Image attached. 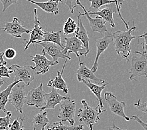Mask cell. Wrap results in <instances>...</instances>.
Here are the masks:
<instances>
[{
    "label": "cell",
    "instance_id": "obj_22",
    "mask_svg": "<svg viewBox=\"0 0 147 130\" xmlns=\"http://www.w3.org/2000/svg\"><path fill=\"white\" fill-rule=\"evenodd\" d=\"M26 1L35 4L46 13H52L54 15H59V0H49L48 1L45 2H36L33 1V0H26Z\"/></svg>",
    "mask_w": 147,
    "mask_h": 130
},
{
    "label": "cell",
    "instance_id": "obj_41",
    "mask_svg": "<svg viewBox=\"0 0 147 130\" xmlns=\"http://www.w3.org/2000/svg\"><path fill=\"white\" fill-rule=\"evenodd\" d=\"M144 36H147V33H144V34H143V35H140V36H137V39L142 38Z\"/></svg>",
    "mask_w": 147,
    "mask_h": 130
},
{
    "label": "cell",
    "instance_id": "obj_7",
    "mask_svg": "<svg viewBox=\"0 0 147 130\" xmlns=\"http://www.w3.org/2000/svg\"><path fill=\"white\" fill-rule=\"evenodd\" d=\"M19 83L13 87L9 96L8 101L14 106L16 111L22 114L23 105L25 103L26 93L25 85H20Z\"/></svg>",
    "mask_w": 147,
    "mask_h": 130
},
{
    "label": "cell",
    "instance_id": "obj_3",
    "mask_svg": "<svg viewBox=\"0 0 147 130\" xmlns=\"http://www.w3.org/2000/svg\"><path fill=\"white\" fill-rule=\"evenodd\" d=\"M81 104L82 108L79 109L78 115L79 120L81 122H84L85 125L89 128L101 119L99 117V115L101 113L98 111L97 106L95 108H92L88 105L86 99L82 100Z\"/></svg>",
    "mask_w": 147,
    "mask_h": 130
},
{
    "label": "cell",
    "instance_id": "obj_25",
    "mask_svg": "<svg viewBox=\"0 0 147 130\" xmlns=\"http://www.w3.org/2000/svg\"><path fill=\"white\" fill-rule=\"evenodd\" d=\"M61 31H58L57 32H45V33L43 36V38L42 40L36 42H43L47 41L54 43V44L57 45L63 50L64 49V46L62 45L61 43ZM36 43V42H35Z\"/></svg>",
    "mask_w": 147,
    "mask_h": 130
},
{
    "label": "cell",
    "instance_id": "obj_5",
    "mask_svg": "<svg viewBox=\"0 0 147 130\" xmlns=\"http://www.w3.org/2000/svg\"><path fill=\"white\" fill-rule=\"evenodd\" d=\"M46 93L43 89V83L37 88L30 90L26 95L25 103L30 106H35L40 110L46 105Z\"/></svg>",
    "mask_w": 147,
    "mask_h": 130
},
{
    "label": "cell",
    "instance_id": "obj_21",
    "mask_svg": "<svg viewBox=\"0 0 147 130\" xmlns=\"http://www.w3.org/2000/svg\"><path fill=\"white\" fill-rule=\"evenodd\" d=\"M81 15L79 14L78 16V26H77V29L75 32L76 37L78 38L81 41L83 45L86 49V55L88 54L90 51L89 48V41L90 39L88 36V33L85 27L83 25L82 21L81 18Z\"/></svg>",
    "mask_w": 147,
    "mask_h": 130
},
{
    "label": "cell",
    "instance_id": "obj_40",
    "mask_svg": "<svg viewBox=\"0 0 147 130\" xmlns=\"http://www.w3.org/2000/svg\"><path fill=\"white\" fill-rule=\"evenodd\" d=\"M109 130H127V129H123L121 128L118 127V126H116L115 124H113L112 126L109 127Z\"/></svg>",
    "mask_w": 147,
    "mask_h": 130
},
{
    "label": "cell",
    "instance_id": "obj_42",
    "mask_svg": "<svg viewBox=\"0 0 147 130\" xmlns=\"http://www.w3.org/2000/svg\"><path fill=\"white\" fill-rule=\"evenodd\" d=\"M5 83L4 80H1V81H0V88H1V86L3 85V83Z\"/></svg>",
    "mask_w": 147,
    "mask_h": 130
},
{
    "label": "cell",
    "instance_id": "obj_43",
    "mask_svg": "<svg viewBox=\"0 0 147 130\" xmlns=\"http://www.w3.org/2000/svg\"><path fill=\"white\" fill-rule=\"evenodd\" d=\"M89 130H93V128H92V126H90V127H89Z\"/></svg>",
    "mask_w": 147,
    "mask_h": 130
},
{
    "label": "cell",
    "instance_id": "obj_20",
    "mask_svg": "<svg viewBox=\"0 0 147 130\" xmlns=\"http://www.w3.org/2000/svg\"><path fill=\"white\" fill-rule=\"evenodd\" d=\"M67 59H65V61L64 64H63V68L62 71H57V75L56 77L53 79H51L47 83V86L50 88H53L56 89H60L62 90L63 91L65 95H67L69 93V88L67 85V83L65 81V80L63 79L62 77V75L63 71H64V69L65 67L66 63H67Z\"/></svg>",
    "mask_w": 147,
    "mask_h": 130
},
{
    "label": "cell",
    "instance_id": "obj_4",
    "mask_svg": "<svg viewBox=\"0 0 147 130\" xmlns=\"http://www.w3.org/2000/svg\"><path fill=\"white\" fill-rule=\"evenodd\" d=\"M76 110V101L67 97L60 103L59 113L57 117L61 119L62 122L67 121L70 125L73 126L75 124L74 116Z\"/></svg>",
    "mask_w": 147,
    "mask_h": 130
},
{
    "label": "cell",
    "instance_id": "obj_24",
    "mask_svg": "<svg viewBox=\"0 0 147 130\" xmlns=\"http://www.w3.org/2000/svg\"><path fill=\"white\" fill-rule=\"evenodd\" d=\"M22 82L21 80H17L14 81L11 84L9 85L7 88L3 91L0 92V111H2L4 113H6L8 111L6 109V105L7 104L9 100V96L13 86L18 83Z\"/></svg>",
    "mask_w": 147,
    "mask_h": 130
},
{
    "label": "cell",
    "instance_id": "obj_13",
    "mask_svg": "<svg viewBox=\"0 0 147 130\" xmlns=\"http://www.w3.org/2000/svg\"><path fill=\"white\" fill-rule=\"evenodd\" d=\"M34 13H35V19H34V27H33L32 30H30V39L28 41L25 40V51H26L29 47V46L31 44L35 45V43L36 41H39L42 39L43 36L45 34L46 31L42 29V26L41 23L38 19L37 15V9H34Z\"/></svg>",
    "mask_w": 147,
    "mask_h": 130
},
{
    "label": "cell",
    "instance_id": "obj_34",
    "mask_svg": "<svg viewBox=\"0 0 147 130\" xmlns=\"http://www.w3.org/2000/svg\"><path fill=\"white\" fill-rule=\"evenodd\" d=\"M16 55V50L13 48H8L5 50L4 52V56L5 58L8 59H12L15 58Z\"/></svg>",
    "mask_w": 147,
    "mask_h": 130
},
{
    "label": "cell",
    "instance_id": "obj_11",
    "mask_svg": "<svg viewBox=\"0 0 147 130\" xmlns=\"http://www.w3.org/2000/svg\"><path fill=\"white\" fill-rule=\"evenodd\" d=\"M32 58V61L35 63V66L33 67L35 73L36 75H44L47 72L49 71L51 66L57 65L59 64V61L55 62L48 59L46 58L45 54L43 55L36 54L35 56H30Z\"/></svg>",
    "mask_w": 147,
    "mask_h": 130
},
{
    "label": "cell",
    "instance_id": "obj_37",
    "mask_svg": "<svg viewBox=\"0 0 147 130\" xmlns=\"http://www.w3.org/2000/svg\"><path fill=\"white\" fill-rule=\"evenodd\" d=\"M130 118L134 119L135 121H136L137 123H138L139 124L141 125L142 127L143 128L144 130H147V123H145L144 121H143L142 120L140 119L138 116H137V115H134V116H131V117Z\"/></svg>",
    "mask_w": 147,
    "mask_h": 130
},
{
    "label": "cell",
    "instance_id": "obj_14",
    "mask_svg": "<svg viewBox=\"0 0 147 130\" xmlns=\"http://www.w3.org/2000/svg\"><path fill=\"white\" fill-rule=\"evenodd\" d=\"M111 43H113V36L111 32L108 31L105 33V36L102 38L96 40L97 53L94 64H93L92 67L91 69L94 73L98 69V61L99 56L109 47V45Z\"/></svg>",
    "mask_w": 147,
    "mask_h": 130
},
{
    "label": "cell",
    "instance_id": "obj_16",
    "mask_svg": "<svg viewBox=\"0 0 147 130\" xmlns=\"http://www.w3.org/2000/svg\"><path fill=\"white\" fill-rule=\"evenodd\" d=\"M77 79L78 81L81 82L82 79L84 80H90L94 82L96 84L101 85L105 83L104 79L98 78L94 75V73L91 69H90L88 67H87L84 63L80 62L79 67L76 71Z\"/></svg>",
    "mask_w": 147,
    "mask_h": 130
},
{
    "label": "cell",
    "instance_id": "obj_27",
    "mask_svg": "<svg viewBox=\"0 0 147 130\" xmlns=\"http://www.w3.org/2000/svg\"><path fill=\"white\" fill-rule=\"evenodd\" d=\"M89 1L91 2V6L88 8V10H87L88 13L96 12L99 11L100 8L102 6L115 3V0H89Z\"/></svg>",
    "mask_w": 147,
    "mask_h": 130
},
{
    "label": "cell",
    "instance_id": "obj_33",
    "mask_svg": "<svg viewBox=\"0 0 147 130\" xmlns=\"http://www.w3.org/2000/svg\"><path fill=\"white\" fill-rule=\"evenodd\" d=\"M134 106L137 109L147 114V101L143 103L141 101V99H138V102L134 104Z\"/></svg>",
    "mask_w": 147,
    "mask_h": 130
},
{
    "label": "cell",
    "instance_id": "obj_32",
    "mask_svg": "<svg viewBox=\"0 0 147 130\" xmlns=\"http://www.w3.org/2000/svg\"><path fill=\"white\" fill-rule=\"evenodd\" d=\"M12 71L6 67V65H0V78H10V74Z\"/></svg>",
    "mask_w": 147,
    "mask_h": 130
},
{
    "label": "cell",
    "instance_id": "obj_8",
    "mask_svg": "<svg viewBox=\"0 0 147 130\" xmlns=\"http://www.w3.org/2000/svg\"><path fill=\"white\" fill-rule=\"evenodd\" d=\"M65 45L64 49L62 50V53L64 55L69 56L71 53H75L76 56L79 58V61L81 62L80 56L84 55L86 56V49L83 45L82 43L77 38L76 36L73 37H65Z\"/></svg>",
    "mask_w": 147,
    "mask_h": 130
},
{
    "label": "cell",
    "instance_id": "obj_38",
    "mask_svg": "<svg viewBox=\"0 0 147 130\" xmlns=\"http://www.w3.org/2000/svg\"><path fill=\"white\" fill-rule=\"evenodd\" d=\"M144 38V41L142 43V54L147 55V36H144L143 37Z\"/></svg>",
    "mask_w": 147,
    "mask_h": 130
},
{
    "label": "cell",
    "instance_id": "obj_45",
    "mask_svg": "<svg viewBox=\"0 0 147 130\" xmlns=\"http://www.w3.org/2000/svg\"><path fill=\"white\" fill-rule=\"evenodd\" d=\"M44 130H49V129H45Z\"/></svg>",
    "mask_w": 147,
    "mask_h": 130
},
{
    "label": "cell",
    "instance_id": "obj_46",
    "mask_svg": "<svg viewBox=\"0 0 147 130\" xmlns=\"http://www.w3.org/2000/svg\"><path fill=\"white\" fill-rule=\"evenodd\" d=\"M0 79H1V78H0Z\"/></svg>",
    "mask_w": 147,
    "mask_h": 130
},
{
    "label": "cell",
    "instance_id": "obj_23",
    "mask_svg": "<svg viewBox=\"0 0 147 130\" xmlns=\"http://www.w3.org/2000/svg\"><path fill=\"white\" fill-rule=\"evenodd\" d=\"M47 112L41 111L40 113L35 115L33 119V130H44L49 123L47 118Z\"/></svg>",
    "mask_w": 147,
    "mask_h": 130
},
{
    "label": "cell",
    "instance_id": "obj_18",
    "mask_svg": "<svg viewBox=\"0 0 147 130\" xmlns=\"http://www.w3.org/2000/svg\"><path fill=\"white\" fill-rule=\"evenodd\" d=\"M84 84L88 87L91 91L95 95L96 98L98 99L99 101V104L97 106V107L98 108V111L101 113L105 112L106 109H102L104 105H103L102 99L101 98V93L103 91V89L105 88L106 86L108 85V83H104L103 85H97V84H94V83H92L90 80H84L82 79V81Z\"/></svg>",
    "mask_w": 147,
    "mask_h": 130
},
{
    "label": "cell",
    "instance_id": "obj_26",
    "mask_svg": "<svg viewBox=\"0 0 147 130\" xmlns=\"http://www.w3.org/2000/svg\"><path fill=\"white\" fill-rule=\"evenodd\" d=\"M83 128H84V125H82L67 126L63 125L62 121L53 123L47 127L49 130H82Z\"/></svg>",
    "mask_w": 147,
    "mask_h": 130
},
{
    "label": "cell",
    "instance_id": "obj_10",
    "mask_svg": "<svg viewBox=\"0 0 147 130\" xmlns=\"http://www.w3.org/2000/svg\"><path fill=\"white\" fill-rule=\"evenodd\" d=\"M75 5L81 7L82 9H83V11H84V13L79 12V14L81 16H86V18L88 19L89 23V25L91 26L92 31L93 33L98 32L101 33V34H105V33L108 31V29H107V28L106 26V22L102 18H101L99 16H96V18H94L91 17L90 15L88 14V11H87L86 8L82 5V3L80 2V0H76Z\"/></svg>",
    "mask_w": 147,
    "mask_h": 130
},
{
    "label": "cell",
    "instance_id": "obj_36",
    "mask_svg": "<svg viewBox=\"0 0 147 130\" xmlns=\"http://www.w3.org/2000/svg\"><path fill=\"white\" fill-rule=\"evenodd\" d=\"M17 1L18 0H0V2L2 3L3 6V12L4 13L6 10V9L13 4H15V3H17Z\"/></svg>",
    "mask_w": 147,
    "mask_h": 130
},
{
    "label": "cell",
    "instance_id": "obj_29",
    "mask_svg": "<svg viewBox=\"0 0 147 130\" xmlns=\"http://www.w3.org/2000/svg\"><path fill=\"white\" fill-rule=\"evenodd\" d=\"M6 113V115L4 117H0V130H9L12 114L11 111H7Z\"/></svg>",
    "mask_w": 147,
    "mask_h": 130
},
{
    "label": "cell",
    "instance_id": "obj_15",
    "mask_svg": "<svg viewBox=\"0 0 147 130\" xmlns=\"http://www.w3.org/2000/svg\"><path fill=\"white\" fill-rule=\"evenodd\" d=\"M1 29L9 35L18 38H22V35L23 33L30 34V30L23 27L20 20L16 17L13 18L12 22H6L4 28H2Z\"/></svg>",
    "mask_w": 147,
    "mask_h": 130
},
{
    "label": "cell",
    "instance_id": "obj_2",
    "mask_svg": "<svg viewBox=\"0 0 147 130\" xmlns=\"http://www.w3.org/2000/svg\"><path fill=\"white\" fill-rule=\"evenodd\" d=\"M131 59V68L129 72V79L135 80L136 78L145 76L147 78V55L140 51L135 52Z\"/></svg>",
    "mask_w": 147,
    "mask_h": 130
},
{
    "label": "cell",
    "instance_id": "obj_19",
    "mask_svg": "<svg viewBox=\"0 0 147 130\" xmlns=\"http://www.w3.org/2000/svg\"><path fill=\"white\" fill-rule=\"evenodd\" d=\"M67 96H63L59 93L57 89L52 88V91L49 93H46V105L40 110L43 111L47 109H54L56 105L60 104L63 100L65 99Z\"/></svg>",
    "mask_w": 147,
    "mask_h": 130
},
{
    "label": "cell",
    "instance_id": "obj_44",
    "mask_svg": "<svg viewBox=\"0 0 147 130\" xmlns=\"http://www.w3.org/2000/svg\"><path fill=\"white\" fill-rule=\"evenodd\" d=\"M21 130H24V128H22Z\"/></svg>",
    "mask_w": 147,
    "mask_h": 130
},
{
    "label": "cell",
    "instance_id": "obj_39",
    "mask_svg": "<svg viewBox=\"0 0 147 130\" xmlns=\"http://www.w3.org/2000/svg\"><path fill=\"white\" fill-rule=\"evenodd\" d=\"M3 56H4V52H0V65H7V62L5 61Z\"/></svg>",
    "mask_w": 147,
    "mask_h": 130
},
{
    "label": "cell",
    "instance_id": "obj_17",
    "mask_svg": "<svg viewBox=\"0 0 147 130\" xmlns=\"http://www.w3.org/2000/svg\"><path fill=\"white\" fill-rule=\"evenodd\" d=\"M117 13V6L115 3L107 5L104 8L99 9V11L93 13H88L89 15H96L102 18L105 21L109 23L112 28L115 27V23L113 18L114 13Z\"/></svg>",
    "mask_w": 147,
    "mask_h": 130
},
{
    "label": "cell",
    "instance_id": "obj_35",
    "mask_svg": "<svg viewBox=\"0 0 147 130\" xmlns=\"http://www.w3.org/2000/svg\"><path fill=\"white\" fill-rule=\"evenodd\" d=\"M59 1H61L63 4L65 5L69 8L70 12L71 13H74V9L77 6L76 5H73L72 1L73 0H59Z\"/></svg>",
    "mask_w": 147,
    "mask_h": 130
},
{
    "label": "cell",
    "instance_id": "obj_12",
    "mask_svg": "<svg viewBox=\"0 0 147 130\" xmlns=\"http://www.w3.org/2000/svg\"><path fill=\"white\" fill-rule=\"evenodd\" d=\"M35 44L40 45L43 48L42 50V53L48 54L53 58V61L57 62L59 61V58H61L63 59H67L68 60H71V58L69 56L64 55L62 53V49L57 45L51 42L43 41V42H36Z\"/></svg>",
    "mask_w": 147,
    "mask_h": 130
},
{
    "label": "cell",
    "instance_id": "obj_30",
    "mask_svg": "<svg viewBox=\"0 0 147 130\" xmlns=\"http://www.w3.org/2000/svg\"><path fill=\"white\" fill-rule=\"evenodd\" d=\"M24 118L20 117L14 120L12 124H9V130H21L23 128Z\"/></svg>",
    "mask_w": 147,
    "mask_h": 130
},
{
    "label": "cell",
    "instance_id": "obj_1",
    "mask_svg": "<svg viewBox=\"0 0 147 130\" xmlns=\"http://www.w3.org/2000/svg\"><path fill=\"white\" fill-rule=\"evenodd\" d=\"M136 29V27L134 26L127 31L119 30L112 34L116 53L121 58L126 59L127 62H128V56L131 54L130 43L133 39L137 38V36L132 35V32Z\"/></svg>",
    "mask_w": 147,
    "mask_h": 130
},
{
    "label": "cell",
    "instance_id": "obj_28",
    "mask_svg": "<svg viewBox=\"0 0 147 130\" xmlns=\"http://www.w3.org/2000/svg\"><path fill=\"white\" fill-rule=\"evenodd\" d=\"M77 26L78 25L74 21V20L71 18H69L66 20L64 25H63V35H67L74 33L77 29Z\"/></svg>",
    "mask_w": 147,
    "mask_h": 130
},
{
    "label": "cell",
    "instance_id": "obj_9",
    "mask_svg": "<svg viewBox=\"0 0 147 130\" xmlns=\"http://www.w3.org/2000/svg\"><path fill=\"white\" fill-rule=\"evenodd\" d=\"M105 98L110 111L113 114L124 118L126 121H129L131 118L127 116L125 113V108L126 107L125 102L119 101L112 92H106L105 93Z\"/></svg>",
    "mask_w": 147,
    "mask_h": 130
},
{
    "label": "cell",
    "instance_id": "obj_6",
    "mask_svg": "<svg viewBox=\"0 0 147 130\" xmlns=\"http://www.w3.org/2000/svg\"><path fill=\"white\" fill-rule=\"evenodd\" d=\"M33 67L32 66H20L18 65H13L8 68L12 73H14V81L21 80L26 86H29L35 79V71Z\"/></svg>",
    "mask_w": 147,
    "mask_h": 130
},
{
    "label": "cell",
    "instance_id": "obj_31",
    "mask_svg": "<svg viewBox=\"0 0 147 130\" xmlns=\"http://www.w3.org/2000/svg\"><path fill=\"white\" fill-rule=\"evenodd\" d=\"M115 3H116V5L117 6V13H118V15L119 16L120 19L122 20V21L125 24V25L126 26V28L127 29H128L129 28V23H128L125 21V19L123 18V16H121V13H120V9H121V6L122 5V3L124 2V1H125L126 0H115Z\"/></svg>",
    "mask_w": 147,
    "mask_h": 130
}]
</instances>
